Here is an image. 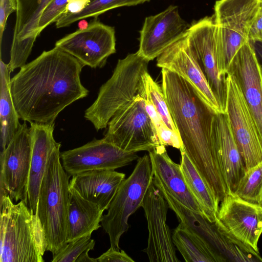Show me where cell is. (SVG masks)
I'll use <instances>...</instances> for the list:
<instances>
[{"mask_svg": "<svg viewBox=\"0 0 262 262\" xmlns=\"http://www.w3.org/2000/svg\"><path fill=\"white\" fill-rule=\"evenodd\" d=\"M125 177L113 169L85 171L72 176L70 189L104 211L108 209Z\"/></svg>", "mask_w": 262, "mask_h": 262, "instance_id": "22", "label": "cell"}, {"mask_svg": "<svg viewBox=\"0 0 262 262\" xmlns=\"http://www.w3.org/2000/svg\"><path fill=\"white\" fill-rule=\"evenodd\" d=\"M146 110L156 129L161 145L170 146L177 149L183 148L182 141L179 133L169 129L152 104L144 98Z\"/></svg>", "mask_w": 262, "mask_h": 262, "instance_id": "31", "label": "cell"}, {"mask_svg": "<svg viewBox=\"0 0 262 262\" xmlns=\"http://www.w3.org/2000/svg\"><path fill=\"white\" fill-rule=\"evenodd\" d=\"M161 73L162 88L184 150L220 203L228 189L213 135L216 113L182 77L165 68Z\"/></svg>", "mask_w": 262, "mask_h": 262, "instance_id": "2", "label": "cell"}, {"mask_svg": "<svg viewBox=\"0 0 262 262\" xmlns=\"http://www.w3.org/2000/svg\"><path fill=\"white\" fill-rule=\"evenodd\" d=\"M180 165L186 183L202 209L204 215L210 222L215 221L219 203L208 188L184 148L180 149Z\"/></svg>", "mask_w": 262, "mask_h": 262, "instance_id": "26", "label": "cell"}, {"mask_svg": "<svg viewBox=\"0 0 262 262\" xmlns=\"http://www.w3.org/2000/svg\"><path fill=\"white\" fill-rule=\"evenodd\" d=\"M256 125L262 143V73L253 45L249 41L238 51L229 66Z\"/></svg>", "mask_w": 262, "mask_h": 262, "instance_id": "17", "label": "cell"}, {"mask_svg": "<svg viewBox=\"0 0 262 262\" xmlns=\"http://www.w3.org/2000/svg\"><path fill=\"white\" fill-rule=\"evenodd\" d=\"M83 67L77 59L55 47L20 68L10 82L19 119L30 123H55L67 106L88 95L80 80Z\"/></svg>", "mask_w": 262, "mask_h": 262, "instance_id": "1", "label": "cell"}, {"mask_svg": "<svg viewBox=\"0 0 262 262\" xmlns=\"http://www.w3.org/2000/svg\"><path fill=\"white\" fill-rule=\"evenodd\" d=\"M55 123H30L32 154L28 188V206L34 213L37 211V203L40 186L48 163L54 150L61 146L53 136Z\"/></svg>", "mask_w": 262, "mask_h": 262, "instance_id": "21", "label": "cell"}, {"mask_svg": "<svg viewBox=\"0 0 262 262\" xmlns=\"http://www.w3.org/2000/svg\"><path fill=\"white\" fill-rule=\"evenodd\" d=\"M107 126L104 138L125 151H149L161 145L144 100L140 95L120 108Z\"/></svg>", "mask_w": 262, "mask_h": 262, "instance_id": "8", "label": "cell"}, {"mask_svg": "<svg viewBox=\"0 0 262 262\" xmlns=\"http://www.w3.org/2000/svg\"><path fill=\"white\" fill-rule=\"evenodd\" d=\"M187 41L215 96L223 113L227 99L226 77L220 75L218 67L216 26L214 16H206L193 23L186 33Z\"/></svg>", "mask_w": 262, "mask_h": 262, "instance_id": "9", "label": "cell"}, {"mask_svg": "<svg viewBox=\"0 0 262 262\" xmlns=\"http://www.w3.org/2000/svg\"><path fill=\"white\" fill-rule=\"evenodd\" d=\"M248 39L251 43L262 41V0L256 17L250 30Z\"/></svg>", "mask_w": 262, "mask_h": 262, "instance_id": "36", "label": "cell"}, {"mask_svg": "<svg viewBox=\"0 0 262 262\" xmlns=\"http://www.w3.org/2000/svg\"><path fill=\"white\" fill-rule=\"evenodd\" d=\"M172 239L186 262H227L181 223L174 230Z\"/></svg>", "mask_w": 262, "mask_h": 262, "instance_id": "27", "label": "cell"}, {"mask_svg": "<svg viewBox=\"0 0 262 262\" xmlns=\"http://www.w3.org/2000/svg\"><path fill=\"white\" fill-rule=\"evenodd\" d=\"M17 9L10 61L11 72L21 68L39 35L38 24L43 12L52 0H16Z\"/></svg>", "mask_w": 262, "mask_h": 262, "instance_id": "18", "label": "cell"}, {"mask_svg": "<svg viewBox=\"0 0 262 262\" xmlns=\"http://www.w3.org/2000/svg\"><path fill=\"white\" fill-rule=\"evenodd\" d=\"M60 148L54 150L49 160L37 203V213L47 243V250L52 255L66 244L70 194L71 176L62 165Z\"/></svg>", "mask_w": 262, "mask_h": 262, "instance_id": "4", "label": "cell"}, {"mask_svg": "<svg viewBox=\"0 0 262 262\" xmlns=\"http://www.w3.org/2000/svg\"><path fill=\"white\" fill-rule=\"evenodd\" d=\"M142 80L143 86L139 95L152 104L169 129L179 133L171 116L162 88L154 80L148 72L144 73Z\"/></svg>", "mask_w": 262, "mask_h": 262, "instance_id": "29", "label": "cell"}, {"mask_svg": "<svg viewBox=\"0 0 262 262\" xmlns=\"http://www.w3.org/2000/svg\"><path fill=\"white\" fill-rule=\"evenodd\" d=\"M262 73V41L252 43Z\"/></svg>", "mask_w": 262, "mask_h": 262, "instance_id": "37", "label": "cell"}, {"mask_svg": "<svg viewBox=\"0 0 262 262\" xmlns=\"http://www.w3.org/2000/svg\"><path fill=\"white\" fill-rule=\"evenodd\" d=\"M213 135L228 193H233L247 169L227 113H216Z\"/></svg>", "mask_w": 262, "mask_h": 262, "instance_id": "23", "label": "cell"}, {"mask_svg": "<svg viewBox=\"0 0 262 262\" xmlns=\"http://www.w3.org/2000/svg\"><path fill=\"white\" fill-rule=\"evenodd\" d=\"M17 4L16 0H0V42L5 30L7 19L13 12H16Z\"/></svg>", "mask_w": 262, "mask_h": 262, "instance_id": "34", "label": "cell"}, {"mask_svg": "<svg viewBox=\"0 0 262 262\" xmlns=\"http://www.w3.org/2000/svg\"><path fill=\"white\" fill-rule=\"evenodd\" d=\"M261 0H218L214 6L216 26L218 67L226 77L234 56L248 41Z\"/></svg>", "mask_w": 262, "mask_h": 262, "instance_id": "6", "label": "cell"}, {"mask_svg": "<svg viewBox=\"0 0 262 262\" xmlns=\"http://www.w3.org/2000/svg\"><path fill=\"white\" fill-rule=\"evenodd\" d=\"M66 244L91 235L100 227L103 211L70 189Z\"/></svg>", "mask_w": 262, "mask_h": 262, "instance_id": "24", "label": "cell"}, {"mask_svg": "<svg viewBox=\"0 0 262 262\" xmlns=\"http://www.w3.org/2000/svg\"><path fill=\"white\" fill-rule=\"evenodd\" d=\"M72 0H52L43 12L39 19L38 30L40 33L49 25L55 23L66 11Z\"/></svg>", "mask_w": 262, "mask_h": 262, "instance_id": "33", "label": "cell"}, {"mask_svg": "<svg viewBox=\"0 0 262 262\" xmlns=\"http://www.w3.org/2000/svg\"><path fill=\"white\" fill-rule=\"evenodd\" d=\"M90 251H85L82 253L77 259L76 262H97L96 258H91L89 255Z\"/></svg>", "mask_w": 262, "mask_h": 262, "instance_id": "38", "label": "cell"}, {"mask_svg": "<svg viewBox=\"0 0 262 262\" xmlns=\"http://www.w3.org/2000/svg\"><path fill=\"white\" fill-rule=\"evenodd\" d=\"M0 261L43 262L47 250L45 233L37 211L20 201L14 204L1 189Z\"/></svg>", "mask_w": 262, "mask_h": 262, "instance_id": "3", "label": "cell"}, {"mask_svg": "<svg viewBox=\"0 0 262 262\" xmlns=\"http://www.w3.org/2000/svg\"><path fill=\"white\" fill-rule=\"evenodd\" d=\"M189 27L176 6L146 17L140 31L139 54L148 61L154 60L181 39Z\"/></svg>", "mask_w": 262, "mask_h": 262, "instance_id": "16", "label": "cell"}, {"mask_svg": "<svg viewBox=\"0 0 262 262\" xmlns=\"http://www.w3.org/2000/svg\"><path fill=\"white\" fill-rule=\"evenodd\" d=\"M152 179L151 160L145 154L137 159L130 175L120 184L107 213L102 215L101 225L109 236L111 247L120 249V238L129 228L128 219L141 207Z\"/></svg>", "mask_w": 262, "mask_h": 262, "instance_id": "7", "label": "cell"}, {"mask_svg": "<svg viewBox=\"0 0 262 262\" xmlns=\"http://www.w3.org/2000/svg\"><path fill=\"white\" fill-rule=\"evenodd\" d=\"M139 158L137 152L125 151L104 138L60 152L62 165L71 176L93 170H115Z\"/></svg>", "mask_w": 262, "mask_h": 262, "instance_id": "14", "label": "cell"}, {"mask_svg": "<svg viewBox=\"0 0 262 262\" xmlns=\"http://www.w3.org/2000/svg\"><path fill=\"white\" fill-rule=\"evenodd\" d=\"M148 153L152 165L154 183L184 206L203 214L186 183L180 164L170 159L165 146L158 145Z\"/></svg>", "mask_w": 262, "mask_h": 262, "instance_id": "20", "label": "cell"}, {"mask_svg": "<svg viewBox=\"0 0 262 262\" xmlns=\"http://www.w3.org/2000/svg\"><path fill=\"white\" fill-rule=\"evenodd\" d=\"M149 61L138 51L118 60L112 76L100 88L96 99L85 111L84 118L97 131L105 128L116 113L139 95Z\"/></svg>", "mask_w": 262, "mask_h": 262, "instance_id": "5", "label": "cell"}, {"mask_svg": "<svg viewBox=\"0 0 262 262\" xmlns=\"http://www.w3.org/2000/svg\"><path fill=\"white\" fill-rule=\"evenodd\" d=\"M141 207L147 223V247L143 251L150 262H178L175 246L166 223L168 204L160 189L151 182Z\"/></svg>", "mask_w": 262, "mask_h": 262, "instance_id": "15", "label": "cell"}, {"mask_svg": "<svg viewBox=\"0 0 262 262\" xmlns=\"http://www.w3.org/2000/svg\"><path fill=\"white\" fill-rule=\"evenodd\" d=\"M232 194L262 205V162L246 170Z\"/></svg>", "mask_w": 262, "mask_h": 262, "instance_id": "30", "label": "cell"}, {"mask_svg": "<svg viewBox=\"0 0 262 262\" xmlns=\"http://www.w3.org/2000/svg\"><path fill=\"white\" fill-rule=\"evenodd\" d=\"M91 235L85 236L67 243L53 255L52 262H76L84 251L94 249L95 241Z\"/></svg>", "mask_w": 262, "mask_h": 262, "instance_id": "32", "label": "cell"}, {"mask_svg": "<svg viewBox=\"0 0 262 262\" xmlns=\"http://www.w3.org/2000/svg\"><path fill=\"white\" fill-rule=\"evenodd\" d=\"M150 0H90L79 11H64L55 22L57 28L70 26L73 23L89 17L97 18L106 11L123 6H135Z\"/></svg>", "mask_w": 262, "mask_h": 262, "instance_id": "28", "label": "cell"}, {"mask_svg": "<svg viewBox=\"0 0 262 262\" xmlns=\"http://www.w3.org/2000/svg\"><path fill=\"white\" fill-rule=\"evenodd\" d=\"M97 262H133L126 252L111 247L105 252L96 258Z\"/></svg>", "mask_w": 262, "mask_h": 262, "instance_id": "35", "label": "cell"}, {"mask_svg": "<svg viewBox=\"0 0 262 262\" xmlns=\"http://www.w3.org/2000/svg\"><path fill=\"white\" fill-rule=\"evenodd\" d=\"M32 154L30 127L24 121L0 154V188L10 198L28 205V188Z\"/></svg>", "mask_w": 262, "mask_h": 262, "instance_id": "11", "label": "cell"}, {"mask_svg": "<svg viewBox=\"0 0 262 262\" xmlns=\"http://www.w3.org/2000/svg\"><path fill=\"white\" fill-rule=\"evenodd\" d=\"M56 47L77 59L83 66L103 67L107 58L116 52L114 28L104 24L98 17L86 27L56 41Z\"/></svg>", "mask_w": 262, "mask_h": 262, "instance_id": "10", "label": "cell"}, {"mask_svg": "<svg viewBox=\"0 0 262 262\" xmlns=\"http://www.w3.org/2000/svg\"><path fill=\"white\" fill-rule=\"evenodd\" d=\"M215 223L223 232L259 252L262 205L228 193L220 202Z\"/></svg>", "mask_w": 262, "mask_h": 262, "instance_id": "12", "label": "cell"}, {"mask_svg": "<svg viewBox=\"0 0 262 262\" xmlns=\"http://www.w3.org/2000/svg\"><path fill=\"white\" fill-rule=\"evenodd\" d=\"M226 112L247 170L262 162V143L243 94L233 77L226 75Z\"/></svg>", "mask_w": 262, "mask_h": 262, "instance_id": "13", "label": "cell"}, {"mask_svg": "<svg viewBox=\"0 0 262 262\" xmlns=\"http://www.w3.org/2000/svg\"><path fill=\"white\" fill-rule=\"evenodd\" d=\"M157 66L174 72L188 83L216 113H223L199 65L188 46L186 34L157 58Z\"/></svg>", "mask_w": 262, "mask_h": 262, "instance_id": "19", "label": "cell"}, {"mask_svg": "<svg viewBox=\"0 0 262 262\" xmlns=\"http://www.w3.org/2000/svg\"><path fill=\"white\" fill-rule=\"evenodd\" d=\"M10 72L8 64L0 61L1 152L10 142L20 125L10 91Z\"/></svg>", "mask_w": 262, "mask_h": 262, "instance_id": "25", "label": "cell"}]
</instances>
